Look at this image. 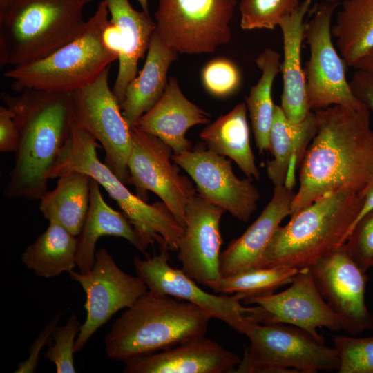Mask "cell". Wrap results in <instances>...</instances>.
<instances>
[{
  "label": "cell",
  "mask_w": 373,
  "mask_h": 373,
  "mask_svg": "<svg viewBox=\"0 0 373 373\" xmlns=\"http://www.w3.org/2000/svg\"><path fill=\"white\" fill-rule=\"evenodd\" d=\"M137 1L140 5L143 11H144L146 13H149L148 0H137Z\"/></svg>",
  "instance_id": "cell-44"
},
{
  "label": "cell",
  "mask_w": 373,
  "mask_h": 373,
  "mask_svg": "<svg viewBox=\"0 0 373 373\" xmlns=\"http://www.w3.org/2000/svg\"><path fill=\"white\" fill-rule=\"evenodd\" d=\"M250 344L233 373H316L338 370L334 347L305 330L283 323H251Z\"/></svg>",
  "instance_id": "cell-8"
},
{
  "label": "cell",
  "mask_w": 373,
  "mask_h": 373,
  "mask_svg": "<svg viewBox=\"0 0 373 373\" xmlns=\"http://www.w3.org/2000/svg\"><path fill=\"white\" fill-rule=\"evenodd\" d=\"M316 287L337 316L341 329L352 336L373 329L365 303L368 277L349 254L345 243L309 267Z\"/></svg>",
  "instance_id": "cell-15"
},
{
  "label": "cell",
  "mask_w": 373,
  "mask_h": 373,
  "mask_svg": "<svg viewBox=\"0 0 373 373\" xmlns=\"http://www.w3.org/2000/svg\"><path fill=\"white\" fill-rule=\"evenodd\" d=\"M224 212L197 193L187 206L184 232L178 246V258L182 271L211 289L222 278L220 222Z\"/></svg>",
  "instance_id": "cell-18"
},
{
  "label": "cell",
  "mask_w": 373,
  "mask_h": 373,
  "mask_svg": "<svg viewBox=\"0 0 373 373\" xmlns=\"http://www.w3.org/2000/svg\"><path fill=\"white\" fill-rule=\"evenodd\" d=\"M372 209H373V180H372L370 184L368 185L367 189L365 190V195H364V202H363V207H362V209H361L357 218L356 219L355 222H354L350 231H352V229H353L354 225L357 223V222L363 216H365L367 213H368L369 211H370Z\"/></svg>",
  "instance_id": "cell-41"
},
{
  "label": "cell",
  "mask_w": 373,
  "mask_h": 373,
  "mask_svg": "<svg viewBox=\"0 0 373 373\" xmlns=\"http://www.w3.org/2000/svg\"><path fill=\"white\" fill-rule=\"evenodd\" d=\"M12 0H0V14L3 13L9 7Z\"/></svg>",
  "instance_id": "cell-43"
},
{
  "label": "cell",
  "mask_w": 373,
  "mask_h": 373,
  "mask_svg": "<svg viewBox=\"0 0 373 373\" xmlns=\"http://www.w3.org/2000/svg\"><path fill=\"white\" fill-rule=\"evenodd\" d=\"M313 0H303L290 15L283 18L280 26L283 38V61L280 71L283 74V90L281 108L285 116L294 123H299L312 112L308 104L305 77L301 66V48L304 37V17Z\"/></svg>",
  "instance_id": "cell-23"
},
{
  "label": "cell",
  "mask_w": 373,
  "mask_h": 373,
  "mask_svg": "<svg viewBox=\"0 0 373 373\" xmlns=\"http://www.w3.org/2000/svg\"><path fill=\"white\" fill-rule=\"evenodd\" d=\"M110 66L87 86L72 93L73 119L99 142L105 164L128 184V162L132 147L131 128L108 84Z\"/></svg>",
  "instance_id": "cell-11"
},
{
  "label": "cell",
  "mask_w": 373,
  "mask_h": 373,
  "mask_svg": "<svg viewBox=\"0 0 373 373\" xmlns=\"http://www.w3.org/2000/svg\"><path fill=\"white\" fill-rule=\"evenodd\" d=\"M120 45L119 68L112 91L119 105L129 83L137 76L138 61L147 52L156 29L149 13L133 8L128 0H104Z\"/></svg>",
  "instance_id": "cell-22"
},
{
  "label": "cell",
  "mask_w": 373,
  "mask_h": 373,
  "mask_svg": "<svg viewBox=\"0 0 373 373\" xmlns=\"http://www.w3.org/2000/svg\"><path fill=\"white\" fill-rule=\"evenodd\" d=\"M14 114L19 142L4 194L8 198L40 200L71 130L72 93L26 89L18 95L2 92Z\"/></svg>",
  "instance_id": "cell-2"
},
{
  "label": "cell",
  "mask_w": 373,
  "mask_h": 373,
  "mask_svg": "<svg viewBox=\"0 0 373 373\" xmlns=\"http://www.w3.org/2000/svg\"><path fill=\"white\" fill-rule=\"evenodd\" d=\"M289 287L280 293L250 297L247 304L259 307L258 323H283L299 327L325 341L318 329L341 330L339 320L319 293L309 267L299 269Z\"/></svg>",
  "instance_id": "cell-17"
},
{
  "label": "cell",
  "mask_w": 373,
  "mask_h": 373,
  "mask_svg": "<svg viewBox=\"0 0 373 373\" xmlns=\"http://www.w3.org/2000/svg\"><path fill=\"white\" fill-rule=\"evenodd\" d=\"M211 115L189 100L176 78L171 77L157 104L136 122L138 130L153 135L171 147L173 154L193 149L186 133L192 126L209 122Z\"/></svg>",
  "instance_id": "cell-21"
},
{
  "label": "cell",
  "mask_w": 373,
  "mask_h": 373,
  "mask_svg": "<svg viewBox=\"0 0 373 373\" xmlns=\"http://www.w3.org/2000/svg\"><path fill=\"white\" fill-rule=\"evenodd\" d=\"M316 131L314 111L299 123L291 122L280 106L275 105L269 143L273 160L267 162V173L274 186L293 188L294 173L300 168L305 151Z\"/></svg>",
  "instance_id": "cell-24"
},
{
  "label": "cell",
  "mask_w": 373,
  "mask_h": 373,
  "mask_svg": "<svg viewBox=\"0 0 373 373\" xmlns=\"http://www.w3.org/2000/svg\"><path fill=\"white\" fill-rule=\"evenodd\" d=\"M338 3L322 2L305 23L304 37L310 56L304 70L311 111L333 105L367 109L353 94L345 77V64L332 40L331 22Z\"/></svg>",
  "instance_id": "cell-10"
},
{
  "label": "cell",
  "mask_w": 373,
  "mask_h": 373,
  "mask_svg": "<svg viewBox=\"0 0 373 373\" xmlns=\"http://www.w3.org/2000/svg\"><path fill=\"white\" fill-rule=\"evenodd\" d=\"M211 318L189 302L148 290L113 323L105 350L111 360L126 362L204 336Z\"/></svg>",
  "instance_id": "cell-3"
},
{
  "label": "cell",
  "mask_w": 373,
  "mask_h": 373,
  "mask_svg": "<svg viewBox=\"0 0 373 373\" xmlns=\"http://www.w3.org/2000/svg\"><path fill=\"white\" fill-rule=\"evenodd\" d=\"M262 75L251 87L245 98L256 146L260 153L269 150V134L273 122L274 106L271 88L280 71V56L275 50L266 48L256 59Z\"/></svg>",
  "instance_id": "cell-31"
},
{
  "label": "cell",
  "mask_w": 373,
  "mask_h": 373,
  "mask_svg": "<svg viewBox=\"0 0 373 373\" xmlns=\"http://www.w3.org/2000/svg\"><path fill=\"white\" fill-rule=\"evenodd\" d=\"M19 133L12 111L6 106L0 107V152L15 153Z\"/></svg>",
  "instance_id": "cell-39"
},
{
  "label": "cell",
  "mask_w": 373,
  "mask_h": 373,
  "mask_svg": "<svg viewBox=\"0 0 373 373\" xmlns=\"http://www.w3.org/2000/svg\"><path fill=\"white\" fill-rule=\"evenodd\" d=\"M299 269L287 267H251L222 277L211 289L216 293L238 294L242 300L273 294L290 284Z\"/></svg>",
  "instance_id": "cell-32"
},
{
  "label": "cell",
  "mask_w": 373,
  "mask_h": 373,
  "mask_svg": "<svg viewBox=\"0 0 373 373\" xmlns=\"http://www.w3.org/2000/svg\"><path fill=\"white\" fill-rule=\"evenodd\" d=\"M339 358L338 373H373V336H332Z\"/></svg>",
  "instance_id": "cell-34"
},
{
  "label": "cell",
  "mask_w": 373,
  "mask_h": 373,
  "mask_svg": "<svg viewBox=\"0 0 373 373\" xmlns=\"http://www.w3.org/2000/svg\"><path fill=\"white\" fill-rule=\"evenodd\" d=\"M131 132L128 184L135 186L137 196L144 201L147 191L155 193L185 227L186 208L198 193L196 187L187 176L180 173L178 165L172 163L173 151L170 146L135 126Z\"/></svg>",
  "instance_id": "cell-12"
},
{
  "label": "cell",
  "mask_w": 373,
  "mask_h": 373,
  "mask_svg": "<svg viewBox=\"0 0 373 373\" xmlns=\"http://www.w3.org/2000/svg\"><path fill=\"white\" fill-rule=\"evenodd\" d=\"M372 269H373V266H372Z\"/></svg>",
  "instance_id": "cell-46"
},
{
  "label": "cell",
  "mask_w": 373,
  "mask_h": 373,
  "mask_svg": "<svg viewBox=\"0 0 373 373\" xmlns=\"http://www.w3.org/2000/svg\"><path fill=\"white\" fill-rule=\"evenodd\" d=\"M247 111L245 102L238 104L204 128L200 136L208 149L233 160L247 178L258 181L260 173L250 144Z\"/></svg>",
  "instance_id": "cell-27"
},
{
  "label": "cell",
  "mask_w": 373,
  "mask_h": 373,
  "mask_svg": "<svg viewBox=\"0 0 373 373\" xmlns=\"http://www.w3.org/2000/svg\"><path fill=\"white\" fill-rule=\"evenodd\" d=\"M171 157L191 177L198 193L240 221H249L257 209L260 193L253 180L236 176L231 160L210 150L204 142Z\"/></svg>",
  "instance_id": "cell-16"
},
{
  "label": "cell",
  "mask_w": 373,
  "mask_h": 373,
  "mask_svg": "<svg viewBox=\"0 0 373 373\" xmlns=\"http://www.w3.org/2000/svg\"><path fill=\"white\" fill-rule=\"evenodd\" d=\"M364 192L342 189L321 196L280 226L258 267H308L344 244L364 202Z\"/></svg>",
  "instance_id": "cell-4"
},
{
  "label": "cell",
  "mask_w": 373,
  "mask_h": 373,
  "mask_svg": "<svg viewBox=\"0 0 373 373\" xmlns=\"http://www.w3.org/2000/svg\"><path fill=\"white\" fill-rule=\"evenodd\" d=\"M202 79L205 88L217 97H226L233 93L241 82L238 68L224 58L209 62L202 70Z\"/></svg>",
  "instance_id": "cell-36"
},
{
  "label": "cell",
  "mask_w": 373,
  "mask_h": 373,
  "mask_svg": "<svg viewBox=\"0 0 373 373\" xmlns=\"http://www.w3.org/2000/svg\"><path fill=\"white\" fill-rule=\"evenodd\" d=\"M61 314H56L40 332L29 349L28 358L19 363L15 373H32L37 367L41 348L52 338V332L57 325Z\"/></svg>",
  "instance_id": "cell-38"
},
{
  "label": "cell",
  "mask_w": 373,
  "mask_h": 373,
  "mask_svg": "<svg viewBox=\"0 0 373 373\" xmlns=\"http://www.w3.org/2000/svg\"><path fill=\"white\" fill-rule=\"evenodd\" d=\"M80 324L76 314H73L67 323L56 326L52 332L55 341L44 353V357L55 363L57 373L76 372L73 354L76 335L80 329Z\"/></svg>",
  "instance_id": "cell-35"
},
{
  "label": "cell",
  "mask_w": 373,
  "mask_h": 373,
  "mask_svg": "<svg viewBox=\"0 0 373 373\" xmlns=\"http://www.w3.org/2000/svg\"><path fill=\"white\" fill-rule=\"evenodd\" d=\"M300 4L299 0H241L240 28L248 30H273Z\"/></svg>",
  "instance_id": "cell-33"
},
{
  "label": "cell",
  "mask_w": 373,
  "mask_h": 373,
  "mask_svg": "<svg viewBox=\"0 0 373 373\" xmlns=\"http://www.w3.org/2000/svg\"><path fill=\"white\" fill-rule=\"evenodd\" d=\"M108 14L101 1L76 39L42 59L13 67L3 76L20 93L26 89L73 93L87 86L118 59L102 41Z\"/></svg>",
  "instance_id": "cell-7"
},
{
  "label": "cell",
  "mask_w": 373,
  "mask_h": 373,
  "mask_svg": "<svg viewBox=\"0 0 373 373\" xmlns=\"http://www.w3.org/2000/svg\"><path fill=\"white\" fill-rule=\"evenodd\" d=\"M92 0H12L0 14V66L42 59L84 31Z\"/></svg>",
  "instance_id": "cell-5"
},
{
  "label": "cell",
  "mask_w": 373,
  "mask_h": 373,
  "mask_svg": "<svg viewBox=\"0 0 373 373\" xmlns=\"http://www.w3.org/2000/svg\"><path fill=\"white\" fill-rule=\"evenodd\" d=\"M352 67L356 70H363L373 73V48L361 57Z\"/></svg>",
  "instance_id": "cell-42"
},
{
  "label": "cell",
  "mask_w": 373,
  "mask_h": 373,
  "mask_svg": "<svg viewBox=\"0 0 373 373\" xmlns=\"http://www.w3.org/2000/svg\"><path fill=\"white\" fill-rule=\"evenodd\" d=\"M295 194L285 185L274 186L271 200L257 219L220 254L222 277L259 267L280 222L290 214Z\"/></svg>",
  "instance_id": "cell-20"
},
{
  "label": "cell",
  "mask_w": 373,
  "mask_h": 373,
  "mask_svg": "<svg viewBox=\"0 0 373 373\" xmlns=\"http://www.w3.org/2000/svg\"><path fill=\"white\" fill-rule=\"evenodd\" d=\"M102 146L73 121L70 133L51 171L50 179L72 171L95 180L127 217L145 249L157 243L160 248L178 251L184 227L162 202L148 204L132 193L122 180L98 158Z\"/></svg>",
  "instance_id": "cell-6"
},
{
  "label": "cell",
  "mask_w": 373,
  "mask_h": 373,
  "mask_svg": "<svg viewBox=\"0 0 373 373\" xmlns=\"http://www.w3.org/2000/svg\"><path fill=\"white\" fill-rule=\"evenodd\" d=\"M178 53L153 33L143 68L128 85L120 105L123 117L130 128L151 109L162 97L167 86V73Z\"/></svg>",
  "instance_id": "cell-25"
},
{
  "label": "cell",
  "mask_w": 373,
  "mask_h": 373,
  "mask_svg": "<svg viewBox=\"0 0 373 373\" xmlns=\"http://www.w3.org/2000/svg\"><path fill=\"white\" fill-rule=\"evenodd\" d=\"M58 178L56 187L47 191L40 199V211L49 222H57L78 236L89 209L92 178L79 171Z\"/></svg>",
  "instance_id": "cell-28"
},
{
  "label": "cell",
  "mask_w": 373,
  "mask_h": 373,
  "mask_svg": "<svg viewBox=\"0 0 373 373\" xmlns=\"http://www.w3.org/2000/svg\"><path fill=\"white\" fill-rule=\"evenodd\" d=\"M325 1L328 3H338L340 1V0H325Z\"/></svg>",
  "instance_id": "cell-45"
},
{
  "label": "cell",
  "mask_w": 373,
  "mask_h": 373,
  "mask_svg": "<svg viewBox=\"0 0 373 373\" xmlns=\"http://www.w3.org/2000/svg\"><path fill=\"white\" fill-rule=\"evenodd\" d=\"M169 251L160 248V253L152 257L133 258L135 273L149 291L189 302L204 310L211 318L219 319L245 334L249 325L254 323L252 316L257 312L258 306L242 305V298L238 294L217 295L204 291L182 269L170 265Z\"/></svg>",
  "instance_id": "cell-13"
},
{
  "label": "cell",
  "mask_w": 373,
  "mask_h": 373,
  "mask_svg": "<svg viewBox=\"0 0 373 373\" xmlns=\"http://www.w3.org/2000/svg\"><path fill=\"white\" fill-rule=\"evenodd\" d=\"M345 247L364 271L373 266V209L363 216L350 231Z\"/></svg>",
  "instance_id": "cell-37"
},
{
  "label": "cell",
  "mask_w": 373,
  "mask_h": 373,
  "mask_svg": "<svg viewBox=\"0 0 373 373\" xmlns=\"http://www.w3.org/2000/svg\"><path fill=\"white\" fill-rule=\"evenodd\" d=\"M104 236L123 238L137 250L142 252L146 250L127 217L106 202L99 184L92 178L89 209L78 236L75 260L79 272L87 273L92 269L95 260L96 243Z\"/></svg>",
  "instance_id": "cell-26"
},
{
  "label": "cell",
  "mask_w": 373,
  "mask_h": 373,
  "mask_svg": "<svg viewBox=\"0 0 373 373\" xmlns=\"http://www.w3.org/2000/svg\"><path fill=\"white\" fill-rule=\"evenodd\" d=\"M349 84L354 96L373 113V73L356 70Z\"/></svg>",
  "instance_id": "cell-40"
},
{
  "label": "cell",
  "mask_w": 373,
  "mask_h": 373,
  "mask_svg": "<svg viewBox=\"0 0 373 373\" xmlns=\"http://www.w3.org/2000/svg\"><path fill=\"white\" fill-rule=\"evenodd\" d=\"M68 274L82 286L86 296V317L76 338L75 352H79L113 314L131 307L149 290L139 276L122 270L104 247L96 252L95 263L89 271L72 270Z\"/></svg>",
  "instance_id": "cell-14"
},
{
  "label": "cell",
  "mask_w": 373,
  "mask_h": 373,
  "mask_svg": "<svg viewBox=\"0 0 373 373\" xmlns=\"http://www.w3.org/2000/svg\"><path fill=\"white\" fill-rule=\"evenodd\" d=\"M238 0H159L155 32L178 54L212 53L229 42Z\"/></svg>",
  "instance_id": "cell-9"
},
{
  "label": "cell",
  "mask_w": 373,
  "mask_h": 373,
  "mask_svg": "<svg viewBox=\"0 0 373 373\" xmlns=\"http://www.w3.org/2000/svg\"><path fill=\"white\" fill-rule=\"evenodd\" d=\"M314 113L316 131L299 168L290 216L329 193H365L373 180L370 111L333 105Z\"/></svg>",
  "instance_id": "cell-1"
},
{
  "label": "cell",
  "mask_w": 373,
  "mask_h": 373,
  "mask_svg": "<svg viewBox=\"0 0 373 373\" xmlns=\"http://www.w3.org/2000/svg\"><path fill=\"white\" fill-rule=\"evenodd\" d=\"M77 246L78 237L50 221L47 229L26 248L21 261L37 276L56 277L77 266Z\"/></svg>",
  "instance_id": "cell-29"
},
{
  "label": "cell",
  "mask_w": 373,
  "mask_h": 373,
  "mask_svg": "<svg viewBox=\"0 0 373 373\" xmlns=\"http://www.w3.org/2000/svg\"><path fill=\"white\" fill-rule=\"evenodd\" d=\"M346 66L373 48V0H344L331 28Z\"/></svg>",
  "instance_id": "cell-30"
},
{
  "label": "cell",
  "mask_w": 373,
  "mask_h": 373,
  "mask_svg": "<svg viewBox=\"0 0 373 373\" xmlns=\"http://www.w3.org/2000/svg\"><path fill=\"white\" fill-rule=\"evenodd\" d=\"M241 361L218 343L196 337L173 347L125 363V373H229Z\"/></svg>",
  "instance_id": "cell-19"
}]
</instances>
